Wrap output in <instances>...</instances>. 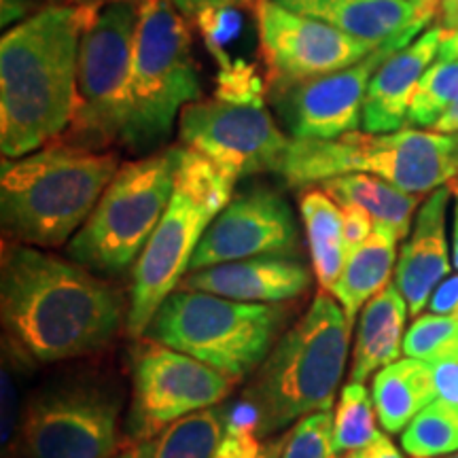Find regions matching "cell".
Wrapping results in <instances>:
<instances>
[{"label":"cell","instance_id":"37","mask_svg":"<svg viewBox=\"0 0 458 458\" xmlns=\"http://www.w3.org/2000/svg\"><path fill=\"white\" fill-rule=\"evenodd\" d=\"M428 365H431L437 399L448 401V403L458 408V354L433 360Z\"/></svg>","mask_w":458,"mask_h":458},{"label":"cell","instance_id":"21","mask_svg":"<svg viewBox=\"0 0 458 458\" xmlns=\"http://www.w3.org/2000/svg\"><path fill=\"white\" fill-rule=\"evenodd\" d=\"M408 314V301L401 295L394 280L365 303L352 351V382H365L371 374L399 360Z\"/></svg>","mask_w":458,"mask_h":458},{"label":"cell","instance_id":"11","mask_svg":"<svg viewBox=\"0 0 458 458\" xmlns=\"http://www.w3.org/2000/svg\"><path fill=\"white\" fill-rule=\"evenodd\" d=\"M232 386L233 380L202 360L147 340L134 352L125 433L136 444L148 442L172 422L219 405Z\"/></svg>","mask_w":458,"mask_h":458},{"label":"cell","instance_id":"10","mask_svg":"<svg viewBox=\"0 0 458 458\" xmlns=\"http://www.w3.org/2000/svg\"><path fill=\"white\" fill-rule=\"evenodd\" d=\"M122 394L98 377H64L38 388L21 414L20 458H114Z\"/></svg>","mask_w":458,"mask_h":458},{"label":"cell","instance_id":"31","mask_svg":"<svg viewBox=\"0 0 458 458\" xmlns=\"http://www.w3.org/2000/svg\"><path fill=\"white\" fill-rule=\"evenodd\" d=\"M193 26L204 41V47L213 55L216 66L227 68L229 64L240 60L232 54L240 38L244 34V15L242 7L236 4H213L198 11L193 15Z\"/></svg>","mask_w":458,"mask_h":458},{"label":"cell","instance_id":"3","mask_svg":"<svg viewBox=\"0 0 458 458\" xmlns=\"http://www.w3.org/2000/svg\"><path fill=\"white\" fill-rule=\"evenodd\" d=\"M119 157L51 142L30 156L3 159L0 216L13 242L55 249L68 242L117 174Z\"/></svg>","mask_w":458,"mask_h":458},{"label":"cell","instance_id":"32","mask_svg":"<svg viewBox=\"0 0 458 458\" xmlns=\"http://www.w3.org/2000/svg\"><path fill=\"white\" fill-rule=\"evenodd\" d=\"M405 357L433 363L458 354V317L444 314H420L403 337Z\"/></svg>","mask_w":458,"mask_h":458},{"label":"cell","instance_id":"46","mask_svg":"<svg viewBox=\"0 0 458 458\" xmlns=\"http://www.w3.org/2000/svg\"><path fill=\"white\" fill-rule=\"evenodd\" d=\"M452 255H454V267L458 270V189L454 202V244H452Z\"/></svg>","mask_w":458,"mask_h":458},{"label":"cell","instance_id":"25","mask_svg":"<svg viewBox=\"0 0 458 458\" xmlns=\"http://www.w3.org/2000/svg\"><path fill=\"white\" fill-rule=\"evenodd\" d=\"M300 210L310 246L314 276L320 291L329 293L346 263L342 208L325 189H308L300 198Z\"/></svg>","mask_w":458,"mask_h":458},{"label":"cell","instance_id":"49","mask_svg":"<svg viewBox=\"0 0 458 458\" xmlns=\"http://www.w3.org/2000/svg\"><path fill=\"white\" fill-rule=\"evenodd\" d=\"M416 3H422V4H437V0H416Z\"/></svg>","mask_w":458,"mask_h":458},{"label":"cell","instance_id":"5","mask_svg":"<svg viewBox=\"0 0 458 458\" xmlns=\"http://www.w3.org/2000/svg\"><path fill=\"white\" fill-rule=\"evenodd\" d=\"M352 172H369L411 196L433 193L458 179V131L401 128L391 134L351 131L335 140L291 139L276 174L291 187H306Z\"/></svg>","mask_w":458,"mask_h":458},{"label":"cell","instance_id":"44","mask_svg":"<svg viewBox=\"0 0 458 458\" xmlns=\"http://www.w3.org/2000/svg\"><path fill=\"white\" fill-rule=\"evenodd\" d=\"M454 60H458V28L445 34L437 55V62H454Z\"/></svg>","mask_w":458,"mask_h":458},{"label":"cell","instance_id":"6","mask_svg":"<svg viewBox=\"0 0 458 458\" xmlns=\"http://www.w3.org/2000/svg\"><path fill=\"white\" fill-rule=\"evenodd\" d=\"M202 98L187 17L170 0H140L130 72V106L122 147L157 148L182 108Z\"/></svg>","mask_w":458,"mask_h":458},{"label":"cell","instance_id":"4","mask_svg":"<svg viewBox=\"0 0 458 458\" xmlns=\"http://www.w3.org/2000/svg\"><path fill=\"white\" fill-rule=\"evenodd\" d=\"M351 329L340 301L320 291L308 312L274 344L246 391L259 437L312 411H329L346 371Z\"/></svg>","mask_w":458,"mask_h":458},{"label":"cell","instance_id":"27","mask_svg":"<svg viewBox=\"0 0 458 458\" xmlns=\"http://www.w3.org/2000/svg\"><path fill=\"white\" fill-rule=\"evenodd\" d=\"M238 176L202 151L176 145L174 191L216 216L233 199Z\"/></svg>","mask_w":458,"mask_h":458},{"label":"cell","instance_id":"40","mask_svg":"<svg viewBox=\"0 0 458 458\" xmlns=\"http://www.w3.org/2000/svg\"><path fill=\"white\" fill-rule=\"evenodd\" d=\"M170 3L181 11L187 20H193V15H196L198 11L213 7V4H236V7L255 11L257 4H259V0H170Z\"/></svg>","mask_w":458,"mask_h":458},{"label":"cell","instance_id":"35","mask_svg":"<svg viewBox=\"0 0 458 458\" xmlns=\"http://www.w3.org/2000/svg\"><path fill=\"white\" fill-rule=\"evenodd\" d=\"M13 359L4 352L3 357V376H0V385H3V450H13L17 442V433H20L21 414L24 410L20 408V391H17L15 371L11 368Z\"/></svg>","mask_w":458,"mask_h":458},{"label":"cell","instance_id":"43","mask_svg":"<svg viewBox=\"0 0 458 458\" xmlns=\"http://www.w3.org/2000/svg\"><path fill=\"white\" fill-rule=\"evenodd\" d=\"M435 131H444V134H456L458 131V100L445 111L439 122L433 125Z\"/></svg>","mask_w":458,"mask_h":458},{"label":"cell","instance_id":"22","mask_svg":"<svg viewBox=\"0 0 458 458\" xmlns=\"http://www.w3.org/2000/svg\"><path fill=\"white\" fill-rule=\"evenodd\" d=\"M397 233L376 225L371 236L344 263V270L329 291L340 301L348 323H354L360 308L391 283L397 266Z\"/></svg>","mask_w":458,"mask_h":458},{"label":"cell","instance_id":"50","mask_svg":"<svg viewBox=\"0 0 458 458\" xmlns=\"http://www.w3.org/2000/svg\"><path fill=\"white\" fill-rule=\"evenodd\" d=\"M450 458H458V454H454V456H450Z\"/></svg>","mask_w":458,"mask_h":458},{"label":"cell","instance_id":"29","mask_svg":"<svg viewBox=\"0 0 458 458\" xmlns=\"http://www.w3.org/2000/svg\"><path fill=\"white\" fill-rule=\"evenodd\" d=\"M376 408L363 382H348L342 388L334 416V444L337 454L368 445L376 437Z\"/></svg>","mask_w":458,"mask_h":458},{"label":"cell","instance_id":"20","mask_svg":"<svg viewBox=\"0 0 458 458\" xmlns=\"http://www.w3.org/2000/svg\"><path fill=\"white\" fill-rule=\"evenodd\" d=\"M295 13L314 17L368 43H385L408 28L433 21L437 4L416 0H276Z\"/></svg>","mask_w":458,"mask_h":458},{"label":"cell","instance_id":"16","mask_svg":"<svg viewBox=\"0 0 458 458\" xmlns=\"http://www.w3.org/2000/svg\"><path fill=\"white\" fill-rule=\"evenodd\" d=\"M300 253L295 216L286 199L267 187H255L229 202L199 240L189 272L253 257Z\"/></svg>","mask_w":458,"mask_h":458},{"label":"cell","instance_id":"14","mask_svg":"<svg viewBox=\"0 0 458 458\" xmlns=\"http://www.w3.org/2000/svg\"><path fill=\"white\" fill-rule=\"evenodd\" d=\"M179 136L185 147L206 153L238 176L276 172L291 139L263 105H236L219 98L182 108Z\"/></svg>","mask_w":458,"mask_h":458},{"label":"cell","instance_id":"9","mask_svg":"<svg viewBox=\"0 0 458 458\" xmlns=\"http://www.w3.org/2000/svg\"><path fill=\"white\" fill-rule=\"evenodd\" d=\"M139 4L131 0L105 3L85 26L79 45L72 122L60 142L94 151L122 145Z\"/></svg>","mask_w":458,"mask_h":458},{"label":"cell","instance_id":"19","mask_svg":"<svg viewBox=\"0 0 458 458\" xmlns=\"http://www.w3.org/2000/svg\"><path fill=\"white\" fill-rule=\"evenodd\" d=\"M310 272L295 257H253L189 272L179 289L246 303H280L306 293Z\"/></svg>","mask_w":458,"mask_h":458},{"label":"cell","instance_id":"30","mask_svg":"<svg viewBox=\"0 0 458 458\" xmlns=\"http://www.w3.org/2000/svg\"><path fill=\"white\" fill-rule=\"evenodd\" d=\"M458 100V60L435 62L416 85L411 96L410 128H433L439 117Z\"/></svg>","mask_w":458,"mask_h":458},{"label":"cell","instance_id":"8","mask_svg":"<svg viewBox=\"0 0 458 458\" xmlns=\"http://www.w3.org/2000/svg\"><path fill=\"white\" fill-rule=\"evenodd\" d=\"M174 168L176 147L122 164L68 242V259L106 276L134 266L174 196Z\"/></svg>","mask_w":458,"mask_h":458},{"label":"cell","instance_id":"24","mask_svg":"<svg viewBox=\"0 0 458 458\" xmlns=\"http://www.w3.org/2000/svg\"><path fill=\"white\" fill-rule=\"evenodd\" d=\"M320 189H325L340 206L357 204L365 208L374 219V225L393 229L399 240L410 236L418 208V196L394 187L393 182L369 174V172H352V174L323 181Z\"/></svg>","mask_w":458,"mask_h":458},{"label":"cell","instance_id":"33","mask_svg":"<svg viewBox=\"0 0 458 458\" xmlns=\"http://www.w3.org/2000/svg\"><path fill=\"white\" fill-rule=\"evenodd\" d=\"M283 458H337L329 411H312L300 418L293 431L286 433Z\"/></svg>","mask_w":458,"mask_h":458},{"label":"cell","instance_id":"39","mask_svg":"<svg viewBox=\"0 0 458 458\" xmlns=\"http://www.w3.org/2000/svg\"><path fill=\"white\" fill-rule=\"evenodd\" d=\"M348 458H403V454H401L397 445L380 431L368 445L351 452Z\"/></svg>","mask_w":458,"mask_h":458},{"label":"cell","instance_id":"47","mask_svg":"<svg viewBox=\"0 0 458 458\" xmlns=\"http://www.w3.org/2000/svg\"><path fill=\"white\" fill-rule=\"evenodd\" d=\"M114 458H145V454H142L139 445H134V448H130V450H123V452H119V454L114 456Z\"/></svg>","mask_w":458,"mask_h":458},{"label":"cell","instance_id":"1","mask_svg":"<svg viewBox=\"0 0 458 458\" xmlns=\"http://www.w3.org/2000/svg\"><path fill=\"white\" fill-rule=\"evenodd\" d=\"M0 314L9 346L37 363L98 352L125 323L122 295L72 259L3 246Z\"/></svg>","mask_w":458,"mask_h":458},{"label":"cell","instance_id":"13","mask_svg":"<svg viewBox=\"0 0 458 458\" xmlns=\"http://www.w3.org/2000/svg\"><path fill=\"white\" fill-rule=\"evenodd\" d=\"M255 15L267 88L344 71L382 45L360 41L325 21L295 13L276 0H259Z\"/></svg>","mask_w":458,"mask_h":458},{"label":"cell","instance_id":"18","mask_svg":"<svg viewBox=\"0 0 458 458\" xmlns=\"http://www.w3.org/2000/svg\"><path fill=\"white\" fill-rule=\"evenodd\" d=\"M452 189L439 187L422 202L408 240L401 246L394 266V284L405 297L410 317H420L428 297L450 274V249L445 236Z\"/></svg>","mask_w":458,"mask_h":458},{"label":"cell","instance_id":"17","mask_svg":"<svg viewBox=\"0 0 458 458\" xmlns=\"http://www.w3.org/2000/svg\"><path fill=\"white\" fill-rule=\"evenodd\" d=\"M445 34L444 26H428L377 68L363 102L360 128L365 134H391L403 128L416 85L437 60Z\"/></svg>","mask_w":458,"mask_h":458},{"label":"cell","instance_id":"7","mask_svg":"<svg viewBox=\"0 0 458 458\" xmlns=\"http://www.w3.org/2000/svg\"><path fill=\"white\" fill-rule=\"evenodd\" d=\"M283 312L270 303H246L202 291H174L147 329V340L202 360L242 380L274 348Z\"/></svg>","mask_w":458,"mask_h":458},{"label":"cell","instance_id":"41","mask_svg":"<svg viewBox=\"0 0 458 458\" xmlns=\"http://www.w3.org/2000/svg\"><path fill=\"white\" fill-rule=\"evenodd\" d=\"M3 4V11H0V26L7 30V28H13L24 21L26 17H30V3L28 0H0Z\"/></svg>","mask_w":458,"mask_h":458},{"label":"cell","instance_id":"26","mask_svg":"<svg viewBox=\"0 0 458 458\" xmlns=\"http://www.w3.org/2000/svg\"><path fill=\"white\" fill-rule=\"evenodd\" d=\"M225 410L216 405L193 411L136 445L145 458H216L225 435Z\"/></svg>","mask_w":458,"mask_h":458},{"label":"cell","instance_id":"2","mask_svg":"<svg viewBox=\"0 0 458 458\" xmlns=\"http://www.w3.org/2000/svg\"><path fill=\"white\" fill-rule=\"evenodd\" d=\"M100 4H49L0 41V151L30 156L60 140L72 122L79 45Z\"/></svg>","mask_w":458,"mask_h":458},{"label":"cell","instance_id":"12","mask_svg":"<svg viewBox=\"0 0 458 458\" xmlns=\"http://www.w3.org/2000/svg\"><path fill=\"white\" fill-rule=\"evenodd\" d=\"M428 24L431 21H422L399 32L344 71L308 81L270 85V100L286 131L300 140H335L344 134L359 131L371 77L388 57L420 37Z\"/></svg>","mask_w":458,"mask_h":458},{"label":"cell","instance_id":"48","mask_svg":"<svg viewBox=\"0 0 458 458\" xmlns=\"http://www.w3.org/2000/svg\"><path fill=\"white\" fill-rule=\"evenodd\" d=\"M74 3H91V4H105V3H114V0H74ZM131 3H140V0H131Z\"/></svg>","mask_w":458,"mask_h":458},{"label":"cell","instance_id":"42","mask_svg":"<svg viewBox=\"0 0 458 458\" xmlns=\"http://www.w3.org/2000/svg\"><path fill=\"white\" fill-rule=\"evenodd\" d=\"M439 26L452 32L458 28V0H442L439 3Z\"/></svg>","mask_w":458,"mask_h":458},{"label":"cell","instance_id":"36","mask_svg":"<svg viewBox=\"0 0 458 458\" xmlns=\"http://www.w3.org/2000/svg\"><path fill=\"white\" fill-rule=\"evenodd\" d=\"M342 229H344V250L346 259L351 257L360 244L365 242L374 232V219L365 208L357 204H342Z\"/></svg>","mask_w":458,"mask_h":458},{"label":"cell","instance_id":"38","mask_svg":"<svg viewBox=\"0 0 458 458\" xmlns=\"http://www.w3.org/2000/svg\"><path fill=\"white\" fill-rule=\"evenodd\" d=\"M428 312L444 314V317H458V274L448 276L439 283L437 289L428 297Z\"/></svg>","mask_w":458,"mask_h":458},{"label":"cell","instance_id":"34","mask_svg":"<svg viewBox=\"0 0 458 458\" xmlns=\"http://www.w3.org/2000/svg\"><path fill=\"white\" fill-rule=\"evenodd\" d=\"M266 94L267 83L263 81L257 66L246 62L244 57L216 72L215 98L236 102V105H263Z\"/></svg>","mask_w":458,"mask_h":458},{"label":"cell","instance_id":"15","mask_svg":"<svg viewBox=\"0 0 458 458\" xmlns=\"http://www.w3.org/2000/svg\"><path fill=\"white\" fill-rule=\"evenodd\" d=\"M213 219L208 210L174 191L164 219L131 267L130 303L125 312V327L131 337L147 334L162 303L185 278L199 240Z\"/></svg>","mask_w":458,"mask_h":458},{"label":"cell","instance_id":"45","mask_svg":"<svg viewBox=\"0 0 458 458\" xmlns=\"http://www.w3.org/2000/svg\"><path fill=\"white\" fill-rule=\"evenodd\" d=\"M284 442H286V435L283 439H270V442H266L261 445V452L257 458H283Z\"/></svg>","mask_w":458,"mask_h":458},{"label":"cell","instance_id":"23","mask_svg":"<svg viewBox=\"0 0 458 458\" xmlns=\"http://www.w3.org/2000/svg\"><path fill=\"white\" fill-rule=\"evenodd\" d=\"M371 399L385 431L401 433L418 411L437 399L431 365L420 359H399L377 371Z\"/></svg>","mask_w":458,"mask_h":458},{"label":"cell","instance_id":"28","mask_svg":"<svg viewBox=\"0 0 458 458\" xmlns=\"http://www.w3.org/2000/svg\"><path fill=\"white\" fill-rule=\"evenodd\" d=\"M401 445L411 458L450 456L458 450V408L435 399L401 431Z\"/></svg>","mask_w":458,"mask_h":458}]
</instances>
